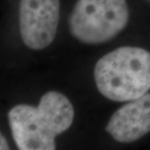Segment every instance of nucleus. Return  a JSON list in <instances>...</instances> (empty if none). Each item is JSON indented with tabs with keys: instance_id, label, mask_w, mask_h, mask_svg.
Returning a JSON list of instances; mask_svg holds the SVG:
<instances>
[{
	"instance_id": "f03ea898",
	"label": "nucleus",
	"mask_w": 150,
	"mask_h": 150,
	"mask_svg": "<svg viewBox=\"0 0 150 150\" xmlns=\"http://www.w3.org/2000/svg\"><path fill=\"white\" fill-rule=\"evenodd\" d=\"M100 93L110 100L126 102L150 89V53L138 47H120L105 54L94 68Z\"/></svg>"
},
{
	"instance_id": "39448f33",
	"label": "nucleus",
	"mask_w": 150,
	"mask_h": 150,
	"mask_svg": "<svg viewBox=\"0 0 150 150\" xmlns=\"http://www.w3.org/2000/svg\"><path fill=\"white\" fill-rule=\"evenodd\" d=\"M106 131L119 143H132L150 132V93L129 101L110 118Z\"/></svg>"
},
{
	"instance_id": "f257e3e1",
	"label": "nucleus",
	"mask_w": 150,
	"mask_h": 150,
	"mask_svg": "<svg viewBox=\"0 0 150 150\" xmlns=\"http://www.w3.org/2000/svg\"><path fill=\"white\" fill-rule=\"evenodd\" d=\"M8 117L18 149L54 150L56 137L72 125L74 108L63 93L50 91L42 96L38 107L18 104Z\"/></svg>"
},
{
	"instance_id": "20e7f679",
	"label": "nucleus",
	"mask_w": 150,
	"mask_h": 150,
	"mask_svg": "<svg viewBox=\"0 0 150 150\" xmlns=\"http://www.w3.org/2000/svg\"><path fill=\"white\" fill-rule=\"evenodd\" d=\"M59 15V0H21L18 18L23 43L34 50L49 46L56 37Z\"/></svg>"
},
{
	"instance_id": "7ed1b4c3",
	"label": "nucleus",
	"mask_w": 150,
	"mask_h": 150,
	"mask_svg": "<svg viewBox=\"0 0 150 150\" xmlns=\"http://www.w3.org/2000/svg\"><path fill=\"white\" fill-rule=\"evenodd\" d=\"M126 0H78L69 17L72 35L87 44L108 42L126 27Z\"/></svg>"
},
{
	"instance_id": "423d86ee",
	"label": "nucleus",
	"mask_w": 150,
	"mask_h": 150,
	"mask_svg": "<svg viewBox=\"0 0 150 150\" xmlns=\"http://www.w3.org/2000/svg\"><path fill=\"white\" fill-rule=\"evenodd\" d=\"M0 149L1 150H6V149H9V147H8V142L6 139L4 137L3 134L0 135Z\"/></svg>"
}]
</instances>
